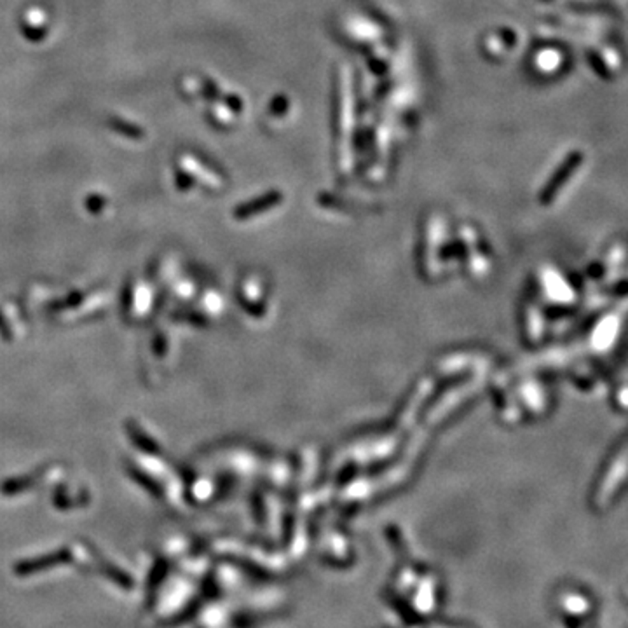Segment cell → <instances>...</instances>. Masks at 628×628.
Instances as JSON below:
<instances>
[{
  "mask_svg": "<svg viewBox=\"0 0 628 628\" xmlns=\"http://www.w3.org/2000/svg\"><path fill=\"white\" fill-rule=\"evenodd\" d=\"M63 560H67V552H60V553H53L49 557H44L42 560H37V562H30V563H19L18 566V572L19 575H32V572L39 571L40 568H51V566H56V563H61Z\"/></svg>",
  "mask_w": 628,
  "mask_h": 628,
  "instance_id": "6da1fadb",
  "label": "cell"
}]
</instances>
